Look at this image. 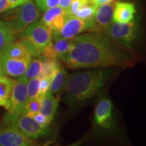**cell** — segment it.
Returning a JSON list of instances; mask_svg holds the SVG:
<instances>
[{
    "label": "cell",
    "instance_id": "obj_10",
    "mask_svg": "<svg viewBox=\"0 0 146 146\" xmlns=\"http://www.w3.org/2000/svg\"><path fill=\"white\" fill-rule=\"evenodd\" d=\"M112 104L108 99H103L98 104L95 110V120L100 127L110 129L113 127Z\"/></svg>",
    "mask_w": 146,
    "mask_h": 146
},
{
    "label": "cell",
    "instance_id": "obj_2",
    "mask_svg": "<svg viewBox=\"0 0 146 146\" xmlns=\"http://www.w3.org/2000/svg\"><path fill=\"white\" fill-rule=\"evenodd\" d=\"M108 78L104 70H91L77 72L68 76L64 87L66 96L71 103L91 98L99 91Z\"/></svg>",
    "mask_w": 146,
    "mask_h": 146
},
{
    "label": "cell",
    "instance_id": "obj_32",
    "mask_svg": "<svg viewBox=\"0 0 146 146\" xmlns=\"http://www.w3.org/2000/svg\"><path fill=\"white\" fill-rule=\"evenodd\" d=\"M11 10L8 0H0V14Z\"/></svg>",
    "mask_w": 146,
    "mask_h": 146
},
{
    "label": "cell",
    "instance_id": "obj_24",
    "mask_svg": "<svg viewBox=\"0 0 146 146\" xmlns=\"http://www.w3.org/2000/svg\"><path fill=\"white\" fill-rule=\"evenodd\" d=\"M67 16H68L67 12H64V13H62L57 16H56L52 20V21L51 22L50 25H49V27H50L51 31H52V33L60 31V30H61L64 25Z\"/></svg>",
    "mask_w": 146,
    "mask_h": 146
},
{
    "label": "cell",
    "instance_id": "obj_6",
    "mask_svg": "<svg viewBox=\"0 0 146 146\" xmlns=\"http://www.w3.org/2000/svg\"><path fill=\"white\" fill-rule=\"evenodd\" d=\"M5 123L15 126L25 135L31 139H36L43 136L47 133V127L38 123L31 116L23 112L4 116Z\"/></svg>",
    "mask_w": 146,
    "mask_h": 146
},
{
    "label": "cell",
    "instance_id": "obj_26",
    "mask_svg": "<svg viewBox=\"0 0 146 146\" xmlns=\"http://www.w3.org/2000/svg\"><path fill=\"white\" fill-rule=\"evenodd\" d=\"M40 101L41 100L35 98V99L28 102L20 112L25 113L28 116L32 117L35 114H36L39 111Z\"/></svg>",
    "mask_w": 146,
    "mask_h": 146
},
{
    "label": "cell",
    "instance_id": "obj_16",
    "mask_svg": "<svg viewBox=\"0 0 146 146\" xmlns=\"http://www.w3.org/2000/svg\"><path fill=\"white\" fill-rule=\"evenodd\" d=\"M16 36L8 22L0 20V54H3L8 45L15 41Z\"/></svg>",
    "mask_w": 146,
    "mask_h": 146
},
{
    "label": "cell",
    "instance_id": "obj_35",
    "mask_svg": "<svg viewBox=\"0 0 146 146\" xmlns=\"http://www.w3.org/2000/svg\"><path fill=\"white\" fill-rule=\"evenodd\" d=\"M112 1V0H94V2H93V4H94L96 6H99L100 5L104 4V3H108L109 1Z\"/></svg>",
    "mask_w": 146,
    "mask_h": 146
},
{
    "label": "cell",
    "instance_id": "obj_38",
    "mask_svg": "<svg viewBox=\"0 0 146 146\" xmlns=\"http://www.w3.org/2000/svg\"><path fill=\"white\" fill-rule=\"evenodd\" d=\"M25 1H29V0H25Z\"/></svg>",
    "mask_w": 146,
    "mask_h": 146
},
{
    "label": "cell",
    "instance_id": "obj_33",
    "mask_svg": "<svg viewBox=\"0 0 146 146\" xmlns=\"http://www.w3.org/2000/svg\"><path fill=\"white\" fill-rule=\"evenodd\" d=\"M72 1V0H60L58 6H60V8H62L64 10H65L66 12L68 10Z\"/></svg>",
    "mask_w": 146,
    "mask_h": 146
},
{
    "label": "cell",
    "instance_id": "obj_11",
    "mask_svg": "<svg viewBox=\"0 0 146 146\" xmlns=\"http://www.w3.org/2000/svg\"><path fill=\"white\" fill-rule=\"evenodd\" d=\"M86 31V23L75 16H67L64 25L60 32L52 33L63 39L72 40L77 35Z\"/></svg>",
    "mask_w": 146,
    "mask_h": 146
},
{
    "label": "cell",
    "instance_id": "obj_20",
    "mask_svg": "<svg viewBox=\"0 0 146 146\" xmlns=\"http://www.w3.org/2000/svg\"><path fill=\"white\" fill-rule=\"evenodd\" d=\"M52 42L57 53L58 58L62 57L68 53L72 45V40L63 39L54 35H52Z\"/></svg>",
    "mask_w": 146,
    "mask_h": 146
},
{
    "label": "cell",
    "instance_id": "obj_25",
    "mask_svg": "<svg viewBox=\"0 0 146 146\" xmlns=\"http://www.w3.org/2000/svg\"><path fill=\"white\" fill-rule=\"evenodd\" d=\"M66 12L65 10H64L62 8H60V6H56L54 8H50L46 11H45V14L43 15V18H42L41 21L45 24V25H47V27H49L51 22L52 21V20L57 16L59 14L64 13Z\"/></svg>",
    "mask_w": 146,
    "mask_h": 146
},
{
    "label": "cell",
    "instance_id": "obj_19",
    "mask_svg": "<svg viewBox=\"0 0 146 146\" xmlns=\"http://www.w3.org/2000/svg\"><path fill=\"white\" fill-rule=\"evenodd\" d=\"M41 58L42 60V68L39 76L40 78L44 76H49L52 78L60 67L62 66L61 64L58 61L57 59L50 60L45 58L44 56H41Z\"/></svg>",
    "mask_w": 146,
    "mask_h": 146
},
{
    "label": "cell",
    "instance_id": "obj_1",
    "mask_svg": "<svg viewBox=\"0 0 146 146\" xmlns=\"http://www.w3.org/2000/svg\"><path fill=\"white\" fill-rule=\"evenodd\" d=\"M60 59L72 69L128 66L133 63L127 53L100 33L76 36L68 53Z\"/></svg>",
    "mask_w": 146,
    "mask_h": 146
},
{
    "label": "cell",
    "instance_id": "obj_4",
    "mask_svg": "<svg viewBox=\"0 0 146 146\" xmlns=\"http://www.w3.org/2000/svg\"><path fill=\"white\" fill-rule=\"evenodd\" d=\"M18 7L10 14L7 21L16 35L23 33L29 25L39 19L40 16L39 9L33 0H29Z\"/></svg>",
    "mask_w": 146,
    "mask_h": 146
},
{
    "label": "cell",
    "instance_id": "obj_21",
    "mask_svg": "<svg viewBox=\"0 0 146 146\" xmlns=\"http://www.w3.org/2000/svg\"><path fill=\"white\" fill-rule=\"evenodd\" d=\"M42 60L41 57H38L31 60L26 71L22 75L23 77L27 80L38 76L41 72Z\"/></svg>",
    "mask_w": 146,
    "mask_h": 146
},
{
    "label": "cell",
    "instance_id": "obj_13",
    "mask_svg": "<svg viewBox=\"0 0 146 146\" xmlns=\"http://www.w3.org/2000/svg\"><path fill=\"white\" fill-rule=\"evenodd\" d=\"M3 56L18 60H31L33 55L22 40L14 41L5 49Z\"/></svg>",
    "mask_w": 146,
    "mask_h": 146
},
{
    "label": "cell",
    "instance_id": "obj_37",
    "mask_svg": "<svg viewBox=\"0 0 146 146\" xmlns=\"http://www.w3.org/2000/svg\"><path fill=\"white\" fill-rule=\"evenodd\" d=\"M89 2H90V3H93V2H94V0H89Z\"/></svg>",
    "mask_w": 146,
    "mask_h": 146
},
{
    "label": "cell",
    "instance_id": "obj_28",
    "mask_svg": "<svg viewBox=\"0 0 146 146\" xmlns=\"http://www.w3.org/2000/svg\"><path fill=\"white\" fill-rule=\"evenodd\" d=\"M51 84V78L49 76H44L40 78L39 81V89L38 93L37 99L41 100L42 97L44 96L45 93L49 91Z\"/></svg>",
    "mask_w": 146,
    "mask_h": 146
},
{
    "label": "cell",
    "instance_id": "obj_34",
    "mask_svg": "<svg viewBox=\"0 0 146 146\" xmlns=\"http://www.w3.org/2000/svg\"><path fill=\"white\" fill-rule=\"evenodd\" d=\"M8 1L9 3H10L11 10L13 8H17V7L20 6V5L23 4L24 3L26 2L25 0H8Z\"/></svg>",
    "mask_w": 146,
    "mask_h": 146
},
{
    "label": "cell",
    "instance_id": "obj_23",
    "mask_svg": "<svg viewBox=\"0 0 146 146\" xmlns=\"http://www.w3.org/2000/svg\"><path fill=\"white\" fill-rule=\"evenodd\" d=\"M40 77L36 76L28 80L27 85V102L37 98L39 89Z\"/></svg>",
    "mask_w": 146,
    "mask_h": 146
},
{
    "label": "cell",
    "instance_id": "obj_30",
    "mask_svg": "<svg viewBox=\"0 0 146 146\" xmlns=\"http://www.w3.org/2000/svg\"><path fill=\"white\" fill-rule=\"evenodd\" d=\"M41 54L44 56L45 58H48L50 60H56L58 58L57 53L55 50L54 44L52 42L47 45L42 50Z\"/></svg>",
    "mask_w": 146,
    "mask_h": 146
},
{
    "label": "cell",
    "instance_id": "obj_9",
    "mask_svg": "<svg viewBox=\"0 0 146 146\" xmlns=\"http://www.w3.org/2000/svg\"><path fill=\"white\" fill-rule=\"evenodd\" d=\"M36 143L10 124L0 130V146H33Z\"/></svg>",
    "mask_w": 146,
    "mask_h": 146
},
{
    "label": "cell",
    "instance_id": "obj_3",
    "mask_svg": "<svg viewBox=\"0 0 146 146\" xmlns=\"http://www.w3.org/2000/svg\"><path fill=\"white\" fill-rule=\"evenodd\" d=\"M21 38L33 56H39L43 49L52 42V32L41 20H37L25 29Z\"/></svg>",
    "mask_w": 146,
    "mask_h": 146
},
{
    "label": "cell",
    "instance_id": "obj_36",
    "mask_svg": "<svg viewBox=\"0 0 146 146\" xmlns=\"http://www.w3.org/2000/svg\"><path fill=\"white\" fill-rule=\"evenodd\" d=\"M2 54H0V76H4V72H3V66H2V62H1V58H2Z\"/></svg>",
    "mask_w": 146,
    "mask_h": 146
},
{
    "label": "cell",
    "instance_id": "obj_31",
    "mask_svg": "<svg viewBox=\"0 0 146 146\" xmlns=\"http://www.w3.org/2000/svg\"><path fill=\"white\" fill-rule=\"evenodd\" d=\"M32 118H33L35 120H36L38 123H39L40 125L45 126V127H47L49 124L52 122V120H51L50 118L47 117L45 115L43 114L42 113L39 112L35 114L33 116H32Z\"/></svg>",
    "mask_w": 146,
    "mask_h": 146
},
{
    "label": "cell",
    "instance_id": "obj_8",
    "mask_svg": "<svg viewBox=\"0 0 146 146\" xmlns=\"http://www.w3.org/2000/svg\"><path fill=\"white\" fill-rule=\"evenodd\" d=\"M28 80L21 76L18 77L12 88L8 104L5 108L7 114L14 115L23 110L27 103V85Z\"/></svg>",
    "mask_w": 146,
    "mask_h": 146
},
{
    "label": "cell",
    "instance_id": "obj_14",
    "mask_svg": "<svg viewBox=\"0 0 146 146\" xmlns=\"http://www.w3.org/2000/svg\"><path fill=\"white\" fill-rule=\"evenodd\" d=\"M136 13L134 3L129 2H118L113 15L114 23H127L133 21Z\"/></svg>",
    "mask_w": 146,
    "mask_h": 146
},
{
    "label": "cell",
    "instance_id": "obj_17",
    "mask_svg": "<svg viewBox=\"0 0 146 146\" xmlns=\"http://www.w3.org/2000/svg\"><path fill=\"white\" fill-rule=\"evenodd\" d=\"M15 81L5 75L0 76V106L5 108L8 106Z\"/></svg>",
    "mask_w": 146,
    "mask_h": 146
},
{
    "label": "cell",
    "instance_id": "obj_7",
    "mask_svg": "<svg viewBox=\"0 0 146 146\" xmlns=\"http://www.w3.org/2000/svg\"><path fill=\"white\" fill-rule=\"evenodd\" d=\"M118 1H112L97 7L91 23L87 24L86 31L92 33L104 32L113 22V15Z\"/></svg>",
    "mask_w": 146,
    "mask_h": 146
},
{
    "label": "cell",
    "instance_id": "obj_5",
    "mask_svg": "<svg viewBox=\"0 0 146 146\" xmlns=\"http://www.w3.org/2000/svg\"><path fill=\"white\" fill-rule=\"evenodd\" d=\"M104 33L114 43L132 50V43L138 35L137 26L135 22L111 24L104 31Z\"/></svg>",
    "mask_w": 146,
    "mask_h": 146
},
{
    "label": "cell",
    "instance_id": "obj_18",
    "mask_svg": "<svg viewBox=\"0 0 146 146\" xmlns=\"http://www.w3.org/2000/svg\"><path fill=\"white\" fill-rule=\"evenodd\" d=\"M68 75L66 71L62 67H60L59 69L51 78L50 91L54 94H58L64 87Z\"/></svg>",
    "mask_w": 146,
    "mask_h": 146
},
{
    "label": "cell",
    "instance_id": "obj_29",
    "mask_svg": "<svg viewBox=\"0 0 146 146\" xmlns=\"http://www.w3.org/2000/svg\"><path fill=\"white\" fill-rule=\"evenodd\" d=\"M60 0H35V3L38 8L43 11L58 6Z\"/></svg>",
    "mask_w": 146,
    "mask_h": 146
},
{
    "label": "cell",
    "instance_id": "obj_15",
    "mask_svg": "<svg viewBox=\"0 0 146 146\" xmlns=\"http://www.w3.org/2000/svg\"><path fill=\"white\" fill-rule=\"evenodd\" d=\"M58 106V100L50 91H47L40 101L39 112L52 120Z\"/></svg>",
    "mask_w": 146,
    "mask_h": 146
},
{
    "label": "cell",
    "instance_id": "obj_27",
    "mask_svg": "<svg viewBox=\"0 0 146 146\" xmlns=\"http://www.w3.org/2000/svg\"><path fill=\"white\" fill-rule=\"evenodd\" d=\"M89 3V0H72L68 10L66 11L67 14L68 16H74L78 10Z\"/></svg>",
    "mask_w": 146,
    "mask_h": 146
},
{
    "label": "cell",
    "instance_id": "obj_22",
    "mask_svg": "<svg viewBox=\"0 0 146 146\" xmlns=\"http://www.w3.org/2000/svg\"><path fill=\"white\" fill-rule=\"evenodd\" d=\"M96 9L97 6L93 3H89L83 6L81 10H78L74 16L85 22L87 26V24L91 23V21L93 20V18H94L95 13H96Z\"/></svg>",
    "mask_w": 146,
    "mask_h": 146
},
{
    "label": "cell",
    "instance_id": "obj_12",
    "mask_svg": "<svg viewBox=\"0 0 146 146\" xmlns=\"http://www.w3.org/2000/svg\"><path fill=\"white\" fill-rule=\"evenodd\" d=\"M4 75L9 77L18 78L24 74L31 60H18L3 56L1 58Z\"/></svg>",
    "mask_w": 146,
    "mask_h": 146
}]
</instances>
